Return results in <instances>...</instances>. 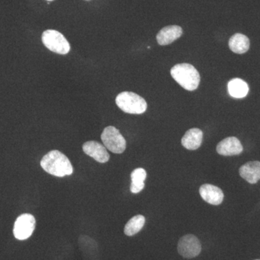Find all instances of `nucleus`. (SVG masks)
<instances>
[{"label": "nucleus", "mask_w": 260, "mask_h": 260, "mask_svg": "<svg viewBox=\"0 0 260 260\" xmlns=\"http://www.w3.org/2000/svg\"><path fill=\"white\" fill-rule=\"evenodd\" d=\"M229 45L233 52L242 54L249 50L250 42H249V38L244 34H236L231 37Z\"/></svg>", "instance_id": "2eb2a0df"}, {"label": "nucleus", "mask_w": 260, "mask_h": 260, "mask_svg": "<svg viewBox=\"0 0 260 260\" xmlns=\"http://www.w3.org/2000/svg\"><path fill=\"white\" fill-rule=\"evenodd\" d=\"M145 223V218L143 215H135L126 223L124 227V234L127 237L135 236L142 230V229L144 227Z\"/></svg>", "instance_id": "a211bd4d"}, {"label": "nucleus", "mask_w": 260, "mask_h": 260, "mask_svg": "<svg viewBox=\"0 0 260 260\" xmlns=\"http://www.w3.org/2000/svg\"><path fill=\"white\" fill-rule=\"evenodd\" d=\"M102 140L104 146L112 153H124L126 148V142L119 129L113 126H109L104 129Z\"/></svg>", "instance_id": "39448f33"}, {"label": "nucleus", "mask_w": 260, "mask_h": 260, "mask_svg": "<svg viewBox=\"0 0 260 260\" xmlns=\"http://www.w3.org/2000/svg\"><path fill=\"white\" fill-rule=\"evenodd\" d=\"M41 167L51 175L64 177L73 174V167L69 158L57 150L49 151L41 160Z\"/></svg>", "instance_id": "f257e3e1"}, {"label": "nucleus", "mask_w": 260, "mask_h": 260, "mask_svg": "<svg viewBox=\"0 0 260 260\" xmlns=\"http://www.w3.org/2000/svg\"><path fill=\"white\" fill-rule=\"evenodd\" d=\"M182 28L178 25L164 27L157 34V42L159 45L167 46L172 44L182 35Z\"/></svg>", "instance_id": "f8f14e48"}, {"label": "nucleus", "mask_w": 260, "mask_h": 260, "mask_svg": "<svg viewBox=\"0 0 260 260\" xmlns=\"http://www.w3.org/2000/svg\"><path fill=\"white\" fill-rule=\"evenodd\" d=\"M239 174L249 184H256L260 179V162H246L239 169Z\"/></svg>", "instance_id": "4468645a"}, {"label": "nucleus", "mask_w": 260, "mask_h": 260, "mask_svg": "<svg viewBox=\"0 0 260 260\" xmlns=\"http://www.w3.org/2000/svg\"><path fill=\"white\" fill-rule=\"evenodd\" d=\"M200 194L206 203L218 205L223 203L224 194L221 189L213 184H205L200 186Z\"/></svg>", "instance_id": "9b49d317"}, {"label": "nucleus", "mask_w": 260, "mask_h": 260, "mask_svg": "<svg viewBox=\"0 0 260 260\" xmlns=\"http://www.w3.org/2000/svg\"><path fill=\"white\" fill-rule=\"evenodd\" d=\"M42 42L49 50L56 54H68L70 51V45L66 38L61 32L55 30H47L43 32Z\"/></svg>", "instance_id": "20e7f679"}, {"label": "nucleus", "mask_w": 260, "mask_h": 260, "mask_svg": "<svg viewBox=\"0 0 260 260\" xmlns=\"http://www.w3.org/2000/svg\"><path fill=\"white\" fill-rule=\"evenodd\" d=\"M203 140V133L198 128L188 130L181 139V144L186 149L195 150L201 146Z\"/></svg>", "instance_id": "ddd939ff"}, {"label": "nucleus", "mask_w": 260, "mask_h": 260, "mask_svg": "<svg viewBox=\"0 0 260 260\" xmlns=\"http://www.w3.org/2000/svg\"><path fill=\"white\" fill-rule=\"evenodd\" d=\"M83 150L86 155L101 164H105L110 159V155L106 147L96 141H88L84 143Z\"/></svg>", "instance_id": "1a4fd4ad"}, {"label": "nucleus", "mask_w": 260, "mask_h": 260, "mask_svg": "<svg viewBox=\"0 0 260 260\" xmlns=\"http://www.w3.org/2000/svg\"><path fill=\"white\" fill-rule=\"evenodd\" d=\"M78 246L83 260H100V249L96 241L86 235L78 239Z\"/></svg>", "instance_id": "6e6552de"}, {"label": "nucleus", "mask_w": 260, "mask_h": 260, "mask_svg": "<svg viewBox=\"0 0 260 260\" xmlns=\"http://www.w3.org/2000/svg\"><path fill=\"white\" fill-rule=\"evenodd\" d=\"M171 75L172 78L186 90L193 91L199 86V72L190 64L183 63L175 65L171 70Z\"/></svg>", "instance_id": "f03ea898"}, {"label": "nucleus", "mask_w": 260, "mask_h": 260, "mask_svg": "<svg viewBox=\"0 0 260 260\" xmlns=\"http://www.w3.org/2000/svg\"><path fill=\"white\" fill-rule=\"evenodd\" d=\"M146 177V171L143 168H138L132 172V184L130 186V191L133 194H138L144 189V181Z\"/></svg>", "instance_id": "f3484780"}, {"label": "nucleus", "mask_w": 260, "mask_h": 260, "mask_svg": "<svg viewBox=\"0 0 260 260\" xmlns=\"http://www.w3.org/2000/svg\"><path fill=\"white\" fill-rule=\"evenodd\" d=\"M216 150L219 155L232 156L242 153L243 146L238 138L235 137H229L218 143Z\"/></svg>", "instance_id": "9d476101"}, {"label": "nucleus", "mask_w": 260, "mask_h": 260, "mask_svg": "<svg viewBox=\"0 0 260 260\" xmlns=\"http://www.w3.org/2000/svg\"><path fill=\"white\" fill-rule=\"evenodd\" d=\"M229 93L236 99H242L249 93V86L244 80L240 78H234L228 84Z\"/></svg>", "instance_id": "dca6fc26"}, {"label": "nucleus", "mask_w": 260, "mask_h": 260, "mask_svg": "<svg viewBox=\"0 0 260 260\" xmlns=\"http://www.w3.org/2000/svg\"><path fill=\"white\" fill-rule=\"evenodd\" d=\"M47 1H53V0H47Z\"/></svg>", "instance_id": "6ab92c4d"}, {"label": "nucleus", "mask_w": 260, "mask_h": 260, "mask_svg": "<svg viewBox=\"0 0 260 260\" xmlns=\"http://www.w3.org/2000/svg\"><path fill=\"white\" fill-rule=\"evenodd\" d=\"M35 229V217L31 214H22L15 220L13 234L18 240H26L31 237Z\"/></svg>", "instance_id": "423d86ee"}, {"label": "nucleus", "mask_w": 260, "mask_h": 260, "mask_svg": "<svg viewBox=\"0 0 260 260\" xmlns=\"http://www.w3.org/2000/svg\"><path fill=\"white\" fill-rule=\"evenodd\" d=\"M116 104L121 111L131 114H143L148 107L145 99L133 92L119 93L116 98Z\"/></svg>", "instance_id": "7ed1b4c3"}, {"label": "nucleus", "mask_w": 260, "mask_h": 260, "mask_svg": "<svg viewBox=\"0 0 260 260\" xmlns=\"http://www.w3.org/2000/svg\"><path fill=\"white\" fill-rule=\"evenodd\" d=\"M255 260H260V259H255Z\"/></svg>", "instance_id": "aec40b11"}, {"label": "nucleus", "mask_w": 260, "mask_h": 260, "mask_svg": "<svg viewBox=\"0 0 260 260\" xmlns=\"http://www.w3.org/2000/svg\"><path fill=\"white\" fill-rule=\"evenodd\" d=\"M178 252L186 259H192L200 254L202 244L199 239L193 234H187L179 239L177 246Z\"/></svg>", "instance_id": "0eeeda50"}]
</instances>
